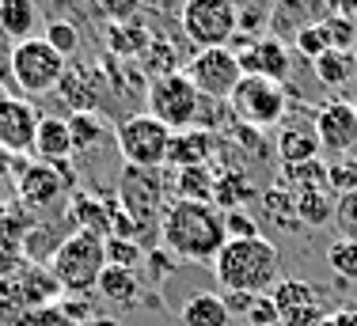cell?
Returning <instances> with one entry per match:
<instances>
[{
	"instance_id": "6da1fadb",
	"label": "cell",
	"mask_w": 357,
	"mask_h": 326,
	"mask_svg": "<svg viewBox=\"0 0 357 326\" xmlns=\"http://www.w3.org/2000/svg\"><path fill=\"white\" fill-rule=\"evenodd\" d=\"M160 243L172 258L183 262H217L228 243L225 212L209 201H172L160 217Z\"/></svg>"
},
{
	"instance_id": "7a4b0ae2",
	"label": "cell",
	"mask_w": 357,
	"mask_h": 326,
	"mask_svg": "<svg viewBox=\"0 0 357 326\" xmlns=\"http://www.w3.org/2000/svg\"><path fill=\"white\" fill-rule=\"evenodd\" d=\"M278 247L270 243L266 235L259 239H228L220 247L217 262H213V273L217 281L225 285V293H251V296H270L278 277Z\"/></svg>"
},
{
	"instance_id": "3957f363",
	"label": "cell",
	"mask_w": 357,
	"mask_h": 326,
	"mask_svg": "<svg viewBox=\"0 0 357 326\" xmlns=\"http://www.w3.org/2000/svg\"><path fill=\"white\" fill-rule=\"evenodd\" d=\"M103 243H107L103 235H91V231H80V228L61 239V247L50 258V273L61 285V293L84 296L99 285V277L107 270V247Z\"/></svg>"
},
{
	"instance_id": "277c9868",
	"label": "cell",
	"mask_w": 357,
	"mask_h": 326,
	"mask_svg": "<svg viewBox=\"0 0 357 326\" xmlns=\"http://www.w3.org/2000/svg\"><path fill=\"white\" fill-rule=\"evenodd\" d=\"M65 57L50 46L46 38H27L12 46V80L20 84L23 95H50L65 80Z\"/></svg>"
},
{
	"instance_id": "5b68a950",
	"label": "cell",
	"mask_w": 357,
	"mask_h": 326,
	"mask_svg": "<svg viewBox=\"0 0 357 326\" xmlns=\"http://www.w3.org/2000/svg\"><path fill=\"white\" fill-rule=\"evenodd\" d=\"M164 197H167V186H164V175L160 171H149V167H126L118 175V209L133 220V224L144 231H152L160 224L156 220L164 217Z\"/></svg>"
},
{
	"instance_id": "8992f818",
	"label": "cell",
	"mask_w": 357,
	"mask_h": 326,
	"mask_svg": "<svg viewBox=\"0 0 357 326\" xmlns=\"http://www.w3.org/2000/svg\"><path fill=\"white\" fill-rule=\"evenodd\" d=\"M178 23L198 49H220L240 31V8L232 0H186Z\"/></svg>"
},
{
	"instance_id": "52a82bcc",
	"label": "cell",
	"mask_w": 357,
	"mask_h": 326,
	"mask_svg": "<svg viewBox=\"0 0 357 326\" xmlns=\"http://www.w3.org/2000/svg\"><path fill=\"white\" fill-rule=\"evenodd\" d=\"M114 141L122 152L126 167H149L160 171L167 163V144H172V130L156 122L152 114H133L114 125Z\"/></svg>"
},
{
	"instance_id": "ba28073f",
	"label": "cell",
	"mask_w": 357,
	"mask_h": 326,
	"mask_svg": "<svg viewBox=\"0 0 357 326\" xmlns=\"http://www.w3.org/2000/svg\"><path fill=\"white\" fill-rule=\"evenodd\" d=\"M149 114L156 122H164L172 133L178 130H194L198 125V114H202V95L186 72H172V76H160V80L149 84Z\"/></svg>"
},
{
	"instance_id": "9c48e42d",
	"label": "cell",
	"mask_w": 357,
	"mask_h": 326,
	"mask_svg": "<svg viewBox=\"0 0 357 326\" xmlns=\"http://www.w3.org/2000/svg\"><path fill=\"white\" fill-rule=\"evenodd\" d=\"M228 107H232V118L240 125H251V130L262 133V130H270V125H278L285 118L289 95H285L282 84H274V80H262V76H243V80L236 84Z\"/></svg>"
},
{
	"instance_id": "30bf717a",
	"label": "cell",
	"mask_w": 357,
	"mask_h": 326,
	"mask_svg": "<svg viewBox=\"0 0 357 326\" xmlns=\"http://www.w3.org/2000/svg\"><path fill=\"white\" fill-rule=\"evenodd\" d=\"M186 80L198 88L202 99L228 102V99H232V91H236V84L243 80L240 57H236L228 46H220V49H198V54L186 61Z\"/></svg>"
},
{
	"instance_id": "8fae6325",
	"label": "cell",
	"mask_w": 357,
	"mask_h": 326,
	"mask_svg": "<svg viewBox=\"0 0 357 326\" xmlns=\"http://www.w3.org/2000/svg\"><path fill=\"white\" fill-rule=\"evenodd\" d=\"M316 137L323 144V152L342 156L357 144V107L346 99H331L327 107L316 110Z\"/></svg>"
},
{
	"instance_id": "7c38bea8",
	"label": "cell",
	"mask_w": 357,
	"mask_h": 326,
	"mask_svg": "<svg viewBox=\"0 0 357 326\" xmlns=\"http://www.w3.org/2000/svg\"><path fill=\"white\" fill-rule=\"evenodd\" d=\"M38 110L31 99H8L0 107V148L12 156H31L38 133Z\"/></svg>"
},
{
	"instance_id": "4fadbf2b",
	"label": "cell",
	"mask_w": 357,
	"mask_h": 326,
	"mask_svg": "<svg viewBox=\"0 0 357 326\" xmlns=\"http://www.w3.org/2000/svg\"><path fill=\"white\" fill-rule=\"evenodd\" d=\"M15 190H20V201L27 205L31 212H42L50 209V205H57L69 190V183H65V175L54 167V163H38L31 160L27 167H23V175L15 178Z\"/></svg>"
},
{
	"instance_id": "5bb4252c",
	"label": "cell",
	"mask_w": 357,
	"mask_h": 326,
	"mask_svg": "<svg viewBox=\"0 0 357 326\" xmlns=\"http://www.w3.org/2000/svg\"><path fill=\"white\" fill-rule=\"evenodd\" d=\"M240 68H243V76H262V80L282 84L289 76V68H293V57H289L285 38H278V34L255 38V46L240 54Z\"/></svg>"
},
{
	"instance_id": "9a60e30c",
	"label": "cell",
	"mask_w": 357,
	"mask_h": 326,
	"mask_svg": "<svg viewBox=\"0 0 357 326\" xmlns=\"http://www.w3.org/2000/svg\"><path fill=\"white\" fill-rule=\"evenodd\" d=\"M213 152H217L213 133L194 125V130L172 133V144H167V163H172L175 171H183V167H209Z\"/></svg>"
},
{
	"instance_id": "2e32d148",
	"label": "cell",
	"mask_w": 357,
	"mask_h": 326,
	"mask_svg": "<svg viewBox=\"0 0 357 326\" xmlns=\"http://www.w3.org/2000/svg\"><path fill=\"white\" fill-rule=\"evenodd\" d=\"M38 163H69L73 160V133H69V118L57 114H42L38 118V133H35V152Z\"/></svg>"
},
{
	"instance_id": "e0dca14e",
	"label": "cell",
	"mask_w": 357,
	"mask_h": 326,
	"mask_svg": "<svg viewBox=\"0 0 357 326\" xmlns=\"http://www.w3.org/2000/svg\"><path fill=\"white\" fill-rule=\"evenodd\" d=\"M278 186H285V190L293 194V197L331 190L327 163H323V160H308V163H282V178H278Z\"/></svg>"
},
{
	"instance_id": "ac0fdd59",
	"label": "cell",
	"mask_w": 357,
	"mask_h": 326,
	"mask_svg": "<svg viewBox=\"0 0 357 326\" xmlns=\"http://www.w3.org/2000/svg\"><path fill=\"white\" fill-rule=\"evenodd\" d=\"M323 144L316 137V125H285L278 133V156L282 163H308V160H319Z\"/></svg>"
},
{
	"instance_id": "d6986e66",
	"label": "cell",
	"mask_w": 357,
	"mask_h": 326,
	"mask_svg": "<svg viewBox=\"0 0 357 326\" xmlns=\"http://www.w3.org/2000/svg\"><path fill=\"white\" fill-rule=\"evenodd\" d=\"M99 296L114 307H133L141 300V277L137 270H118V265H107L103 277H99Z\"/></svg>"
},
{
	"instance_id": "ffe728a7",
	"label": "cell",
	"mask_w": 357,
	"mask_h": 326,
	"mask_svg": "<svg viewBox=\"0 0 357 326\" xmlns=\"http://www.w3.org/2000/svg\"><path fill=\"white\" fill-rule=\"evenodd\" d=\"M167 190L175 194V201H209L213 205L217 175H213V167H183V171H175Z\"/></svg>"
},
{
	"instance_id": "44dd1931",
	"label": "cell",
	"mask_w": 357,
	"mask_h": 326,
	"mask_svg": "<svg viewBox=\"0 0 357 326\" xmlns=\"http://www.w3.org/2000/svg\"><path fill=\"white\" fill-rule=\"evenodd\" d=\"M251 197H259V190L251 186V178L243 175L240 167L232 171H220L217 175V190H213V205L220 212H232V209H248Z\"/></svg>"
},
{
	"instance_id": "7402d4cb",
	"label": "cell",
	"mask_w": 357,
	"mask_h": 326,
	"mask_svg": "<svg viewBox=\"0 0 357 326\" xmlns=\"http://www.w3.org/2000/svg\"><path fill=\"white\" fill-rule=\"evenodd\" d=\"M152 46V31L144 27V23H118V27H107V49L110 57H122V61H130V57H144V49Z\"/></svg>"
},
{
	"instance_id": "603a6c76",
	"label": "cell",
	"mask_w": 357,
	"mask_h": 326,
	"mask_svg": "<svg viewBox=\"0 0 357 326\" xmlns=\"http://www.w3.org/2000/svg\"><path fill=\"white\" fill-rule=\"evenodd\" d=\"M232 311H228L225 296L217 293H198L183 304V326H228Z\"/></svg>"
},
{
	"instance_id": "cb8c5ba5",
	"label": "cell",
	"mask_w": 357,
	"mask_h": 326,
	"mask_svg": "<svg viewBox=\"0 0 357 326\" xmlns=\"http://www.w3.org/2000/svg\"><path fill=\"white\" fill-rule=\"evenodd\" d=\"M110 212H114V205H103L99 197H88V194H76L69 217L76 220L80 231H91V235L110 239Z\"/></svg>"
},
{
	"instance_id": "d4e9b609",
	"label": "cell",
	"mask_w": 357,
	"mask_h": 326,
	"mask_svg": "<svg viewBox=\"0 0 357 326\" xmlns=\"http://www.w3.org/2000/svg\"><path fill=\"white\" fill-rule=\"evenodd\" d=\"M38 23V4L35 0H4L0 4V31L15 42H27Z\"/></svg>"
},
{
	"instance_id": "484cf974",
	"label": "cell",
	"mask_w": 357,
	"mask_h": 326,
	"mask_svg": "<svg viewBox=\"0 0 357 326\" xmlns=\"http://www.w3.org/2000/svg\"><path fill=\"white\" fill-rule=\"evenodd\" d=\"M274 304H278V311L289 315V311H296V307H312V304H323V296H319V288L312 285V281H301V277H282L274 285Z\"/></svg>"
},
{
	"instance_id": "4316f807",
	"label": "cell",
	"mask_w": 357,
	"mask_h": 326,
	"mask_svg": "<svg viewBox=\"0 0 357 326\" xmlns=\"http://www.w3.org/2000/svg\"><path fill=\"white\" fill-rule=\"evenodd\" d=\"M69 133H73V152H88L107 137V118L96 114V110H73Z\"/></svg>"
},
{
	"instance_id": "83f0119b",
	"label": "cell",
	"mask_w": 357,
	"mask_h": 326,
	"mask_svg": "<svg viewBox=\"0 0 357 326\" xmlns=\"http://www.w3.org/2000/svg\"><path fill=\"white\" fill-rule=\"evenodd\" d=\"M262 212H266L270 224L282 228V231L301 228V220H296V197L289 194L285 186H270V190H262Z\"/></svg>"
},
{
	"instance_id": "f1b7e54d",
	"label": "cell",
	"mask_w": 357,
	"mask_h": 326,
	"mask_svg": "<svg viewBox=\"0 0 357 326\" xmlns=\"http://www.w3.org/2000/svg\"><path fill=\"white\" fill-rule=\"evenodd\" d=\"M335 201L338 197L331 190H319V194H301L296 197V220L304 228H327L335 220Z\"/></svg>"
},
{
	"instance_id": "f546056e",
	"label": "cell",
	"mask_w": 357,
	"mask_h": 326,
	"mask_svg": "<svg viewBox=\"0 0 357 326\" xmlns=\"http://www.w3.org/2000/svg\"><path fill=\"white\" fill-rule=\"evenodd\" d=\"M316 65V80L323 84V88H346V84L354 80V57L350 54H338V49H327V54L319 57Z\"/></svg>"
},
{
	"instance_id": "4dcf8cb0",
	"label": "cell",
	"mask_w": 357,
	"mask_h": 326,
	"mask_svg": "<svg viewBox=\"0 0 357 326\" xmlns=\"http://www.w3.org/2000/svg\"><path fill=\"white\" fill-rule=\"evenodd\" d=\"M144 68L152 72V80H160V76H172L178 72V54H175V46L172 42H164V38H152V46L144 49Z\"/></svg>"
},
{
	"instance_id": "1f68e13d",
	"label": "cell",
	"mask_w": 357,
	"mask_h": 326,
	"mask_svg": "<svg viewBox=\"0 0 357 326\" xmlns=\"http://www.w3.org/2000/svg\"><path fill=\"white\" fill-rule=\"evenodd\" d=\"M103 247H107V265H118V270H137L149 254L137 239H118V235H110Z\"/></svg>"
},
{
	"instance_id": "d6a6232c",
	"label": "cell",
	"mask_w": 357,
	"mask_h": 326,
	"mask_svg": "<svg viewBox=\"0 0 357 326\" xmlns=\"http://www.w3.org/2000/svg\"><path fill=\"white\" fill-rule=\"evenodd\" d=\"M323 31H327V42L331 49H338V54H350L357 46V20H346V15H323Z\"/></svg>"
},
{
	"instance_id": "836d02e7",
	"label": "cell",
	"mask_w": 357,
	"mask_h": 326,
	"mask_svg": "<svg viewBox=\"0 0 357 326\" xmlns=\"http://www.w3.org/2000/svg\"><path fill=\"white\" fill-rule=\"evenodd\" d=\"M327 265L346 281H357V239H338V243L327 247Z\"/></svg>"
},
{
	"instance_id": "e575fe53",
	"label": "cell",
	"mask_w": 357,
	"mask_h": 326,
	"mask_svg": "<svg viewBox=\"0 0 357 326\" xmlns=\"http://www.w3.org/2000/svg\"><path fill=\"white\" fill-rule=\"evenodd\" d=\"M42 38H46L50 46H54L57 54L65 57V61H69L76 49H80V27H76V23H69V20H54V23L46 27V34H42Z\"/></svg>"
},
{
	"instance_id": "d590c367",
	"label": "cell",
	"mask_w": 357,
	"mask_h": 326,
	"mask_svg": "<svg viewBox=\"0 0 357 326\" xmlns=\"http://www.w3.org/2000/svg\"><path fill=\"white\" fill-rule=\"evenodd\" d=\"M293 46L301 49L308 61H319V57L331 49V42H327V31H323V23H312V27L293 31Z\"/></svg>"
},
{
	"instance_id": "8d00e7d4",
	"label": "cell",
	"mask_w": 357,
	"mask_h": 326,
	"mask_svg": "<svg viewBox=\"0 0 357 326\" xmlns=\"http://www.w3.org/2000/svg\"><path fill=\"white\" fill-rule=\"evenodd\" d=\"M225 231H228V239H259V235H262L259 220H255L248 209L225 212Z\"/></svg>"
},
{
	"instance_id": "74e56055",
	"label": "cell",
	"mask_w": 357,
	"mask_h": 326,
	"mask_svg": "<svg viewBox=\"0 0 357 326\" xmlns=\"http://www.w3.org/2000/svg\"><path fill=\"white\" fill-rule=\"evenodd\" d=\"M99 15L110 23V27H118V23H133L137 20V8L141 0H96Z\"/></svg>"
},
{
	"instance_id": "f35d334b",
	"label": "cell",
	"mask_w": 357,
	"mask_h": 326,
	"mask_svg": "<svg viewBox=\"0 0 357 326\" xmlns=\"http://www.w3.org/2000/svg\"><path fill=\"white\" fill-rule=\"evenodd\" d=\"M327 178H331V194L335 197H342V194H350L357 190V163H327Z\"/></svg>"
},
{
	"instance_id": "ab89813d",
	"label": "cell",
	"mask_w": 357,
	"mask_h": 326,
	"mask_svg": "<svg viewBox=\"0 0 357 326\" xmlns=\"http://www.w3.org/2000/svg\"><path fill=\"white\" fill-rule=\"evenodd\" d=\"M335 220H338V228L346 231V239H357V190L342 194L335 201Z\"/></svg>"
},
{
	"instance_id": "60d3db41",
	"label": "cell",
	"mask_w": 357,
	"mask_h": 326,
	"mask_svg": "<svg viewBox=\"0 0 357 326\" xmlns=\"http://www.w3.org/2000/svg\"><path fill=\"white\" fill-rule=\"evenodd\" d=\"M248 326H282V311H278L274 296H259L248 311Z\"/></svg>"
},
{
	"instance_id": "b9f144b4",
	"label": "cell",
	"mask_w": 357,
	"mask_h": 326,
	"mask_svg": "<svg viewBox=\"0 0 357 326\" xmlns=\"http://www.w3.org/2000/svg\"><path fill=\"white\" fill-rule=\"evenodd\" d=\"M327 307L323 304H312V307H296V311L282 315V326H323L327 323Z\"/></svg>"
},
{
	"instance_id": "7bdbcfd3",
	"label": "cell",
	"mask_w": 357,
	"mask_h": 326,
	"mask_svg": "<svg viewBox=\"0 0 357 326\" xmlns=\"http://www.w3.org/2000/svg\"><path fill=\"white\" fill-rule=\"evenodd\" d=\"M35 326H80V323L65 319V315L57 311V304H50V307H42V311L35 315Z\"/></svg>"
},
{
	"instance_id": "ee69618b",
	"label": "cell",
	"mask_w": 357,
	"mask_h": 326,
	"mask_svg": "<svg viewBox=\"0 0 357 326\" xmlns=\"http://www.w3.org/2000/svg\"><path fill=\"white\" fill-rule=\"evenodd\" d=\"M323 15H346V20H357V0H319Z\"/></svg>"
},
{
	"instance_id": "f6af8a7d",
	"label": "cell",
	"mask_w": 357,
	"mask_h": 326,
	"mask_svg": "<svg viewBox=\"0 0 357 326\" xmlns=\"http://www.w3.org/2000/svg\"><path fill=\"white\" fill-rule=\"evenodd\" d=\"M255 300H259V296H251V293H225V304H228V311H232V315H248Z\"/></svg>"
},
{
	"instance_id": "bcb514c9",
	"label": "cell",
	"mask_w": 357,
	"mask_h": 326,
	"mask_svg": "<svg viewBox=\"0 0 357 326\" xmlns=\"http://www.w3.org/2000/svg\"><path fill=\"white\" fill-rule=\"evenodd\" d=\"M144 262L152 265V273H156V277H164V273L172 270V254H167L164 247H160V251H152V254H144Z\"/></svg>"
},
{
	"instance_id": "7dc6e473",
	"label": "cell",
	"mask_w": 357,
	"mask_h": 326,
	"mask_svg": "<svg viewBox=\"0 0 357 326\" xmlns=\"http://www.w3.org/2000/svg\"><path fill=\"white\" fill-rule=\"evenodd\" d=\"M331 326H357V307H346V311H331Z\"/></svg>"
},
{
	"instance_id": "c3c4849f",
	"label": "cell",
	"mask_w": 357,
	"mask_h": 326,
	"mask_svg": "<svg viewBox=\"0 0 357 326\" xmlns=\"http://www.w3.org/2000/svg\"><path fill=\"white\" fill-rule=\"evenodd\" d=\"M88 326H122V323H118V319H103V315H96V319H91Z\"/></svg>"
},
{
	"instance_id": "681fc988",
	"label": "cell",
	"mask_w": 357,
	"mask_h": 326,
	"mask_svg": "<svg viewBox=\"0 0 357 326\" xmlns=\"http://www.w3.org/2000/svg\"><path fill=\"white\" fill-rule=\"evenodd\" d=\"M8 99H12V95H8V91H4V84H0V107H4Z\"/></svg>"
},
{
	"instance_id": "f907efd6",
	"label": "cell",
	"mask_w": 357,
	"mask_h": 326,
	"mask_svg": "<svg viewBox=\"0 0 357 326\" xmlns=\"http://www.w3.org/2000/svg\"><path fill=\"white\" fill-rule=\"evenodd\" d=\"M350 57H354V65H357V46H354V49H350Z\"/></svg>"
},
{
	"instance_id": "816d5d0a",
	"label": "cell",
	"mask_w": 357,
	"mask_h": 326,
	"mask_svg": "<svg viewBox=\"0 0 357 326\" xmlns=\"http://www.w3.org/2000/svg\"><path fill=\"white\" fill-rule=\"evenodd\" d=\"M327 319H331V315H327ZM323 326H331V323H323Z\"/></svg>"
},
{
	"instance_id": "f5cc1de1",
	"label": "cell",
	"mask_w": 357,
	"mask_h": 326,
	"mask_svg": "<svg viewBox=\"0 0 357 326\" xmlns=\"http://www.w3.org/2000/svg\"><path fill=\"white\" fill-rule=\"evenodd\" d=\"M0 186H4V178H0Z\"/></svg>"
},
{
	"instance_id": "db71d44e",
	"label": "cell",
	"mask_w": 357,
	"mask_h": 326,
	"mask_svg": "<svg viewBox=\"0 0 357 326\" xmlns=\"http://www.w3.org/2000/svg\"><path fill=\"white\" fill-rule=\"evenodd\" d=\"M0 4H4V0H0Z\"/></svg>"
}]
</instances>
